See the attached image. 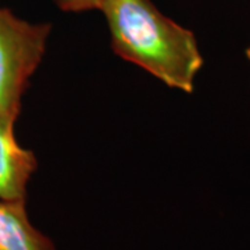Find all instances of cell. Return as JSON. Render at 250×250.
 Returning <instances> with one entry per match:
<instances>
[{
  "mask_svg": "<svg viewBox=\"0 0 250 250\" xmlns=\"http://www.w3.org/2000/svg\"><path fill=\"white\" fill-rule=\"evenodd\" d=\"M100 11L114 53L171 89L193 92L203 56L192 31L164 16L152 0H106Z\"/></svg>",
  "mask_w": 250,
  "mask_h": 250,
  "instance_id": "cell-1",
  "label": "cell"
},
{
  "mask_svg": "<svg viewBox=\"0 0 250 250\" xmlns=\"http://www.w3.org/2000/svg\"><path fill=\"white\" fill-rule=\"evenodd\" d=\"M52 25L0 9V114L18 117L21 98L46 52Z\"/></svg>",
  "mask_w": 250,
  "mask_h": 250,
  "instance_id": "cell-2",
  "label": "cell"
},
{
  "mask_svg": "<svg viewBox=\"0 0 250 250\" xmlns=\"http://www.w3.org/2000/svg\"><path fill=\"white\" fill-rule=\"evenodd\" d=\"M16 120L17 117L0 114V200L25 202L38 160L34 152L17 142Z\"/></svg>",
  "mask_w": 250,
  "mask_h": 250,
  "instance_id": "cell-3",
  "label": "cell"
},
{
  "mask_svg": "<svg viewBox=\"0 0 250 250\" xmlns=\"http://www.w3.org/2000/svg\"><path fill=\"white\" fill-rule=\"evenodd\" d=\"M0 250H57L29 221L25 202L0 200Z\"/></svg>",
  "mask_w": 250,
  "mask_h": 250,
  "instance_id": "cell-4",
  "label": "cell"
},
{
  "mask_svg": "<svg viewBox=\"0 0 250 250\" xmlns=\"http://www.w3.org/2000/svg\"><path fill=\"white\" fill-rule=\"evenodd\" d=\"M106 0H54L59 9L67 13H81L89 10H100Z\"/></svg>",
  "mask_w": 250,
  "mask_h": 250,
  "instance_id": "cell-5",
  "label": "cell"
},
{
  "mask_svg": "<svg viewBox=\"0 0 250 250\" xmlns=\"http://www.w3.org/2000/svg\"><path fill=\"white\" fill-rule=\"evenodd\" d=\"M246 57H248V60H249L250 62V46L248 47V50H246Z\"/></svg>",
  "mask_w": 250,
  "mask_h": 250,
  "instance_id": "cell-6",
  "label": "cell"
}]
</instances>
